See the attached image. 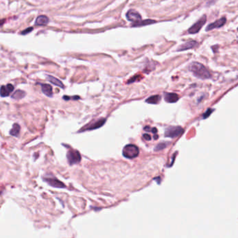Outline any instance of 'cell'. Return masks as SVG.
Here are the masks:
<instances>
[{"instance_id":"15","label":"cell","mask_w":238,"mask_h":238,"mask_svg":"<svg viewBox=\"0 0 238 238\" xmlns=\"http://www.w3.org/2000/svg\"><path fill=\"white\" fill-rule=\"evenodd\" d=\"M49 22V18L45 15H40L36 18L35 24L38 26H44Z\"/></svg>"},{"instance_id":"22","label":"cell","mask_w":238,"mask_h":238,"mask_svg":"<svg viewBox=\"0 0 238 238\" xmlns=\"http://www.w3.org/2000/svg\"><path fill=\"white\" fill-rule=\"evenodd\" d=\"M32 30H33V27H29L28 29H24V31H22V32H21V34L25 35V34H27L30 33V32H31Z\"/></svg>"},{"instance_id":"6","label":"cell","mask_w":238,"mask_h":238,"mask_svg":"<svg viewBox=\"0 0 238 238\" xmlns=\"http://www.w3.org/2000/svg\"><path fill=\"white\" fill-rule=\"evenodd\" d=\"M105 122H106V120L105 119H98V121L91 123L90 124H88L87 126H85L84 128L82 129L81 132L87 131V130H96V129L100 128V127H102L104 124H105Z\"/></svg>"},{"instance_id":"14","label":"cell","mask_w":238,"mask_h":238,"mask_svg":"<svg viewBox=\"0 0 238 238\" xmlns=\"http://www.w3.org/2000/svg\"><path fill=\"white\" fill-rule=\"evenodd\" d=\"M46 78H47V80H48V81H49L50 82H51L52 84L57 86V87L61 88V89H64V84H63L59 80H58L57 78L54 77L52 76V75H46Z\"/></svg>"},{"instance_id":"9","label":"cell","mask_w":238,"mask_h":238,"mask_svg":"<svg viewBox=\"0 0 238 238\" xmlns=\"http://www.w3.org/2000/svg\"><path fill=\"white\" fill-rule=\"evenodd\" d=\"M13 85L11 84H8L6 85H3L0 87V96L1 98H5L9 96L10 93L14 91Z\"/></svg>"},{"instance_id":"5","label":"cell","mask_w":238,"mask_h":238,"mask_svg":"<svg viewBox=\"0 0 238 238\" xmlns=\"http://www.w3.org/2000/svg\"><path fill=\"white\" fill-rule=\"evenodd\" d=\"M206 20H207L206 15H203V17H202L201 18L198 20L197 22L195 23L194 24H193L192 26H191V27L189 29L188 32H189V34H191L198 33V32L200 30V29L202 28V27H203V25L205 24Z\"/></svg>"},{"instance_id":"4","label":"cell","mask_w":238,"mask_h":238,"mask_svg":"<svg viewBox=\"0 0 238 238\" xmlns=\"http://www.w3.org/2000/svg\"><path fill=\"white\" fill-rule=\"evenodd\" d=\"M68 162L70 164V165L73 164H76L80 162L81 161V155L77 150H70L68 151L67 155Z\"/></svg>"},{"instance_id":"17","label":"cell","mask_w":238,"mask_h":238,"mask_svg":"<svg viewBox=\"0 0 238 238\" xmlns=\"http://www.w3.org/2000/svg\"><path fill=\"white\" fill-rule=\"evenodd\" d=\"M25 96H26V93L24 92V91H22V90H17L13 94V95L11 96V98L13 99H15V100H20L22 99V98H24Z\"/></svg>"},{"instance_id":"24","label":"cell","mask_w":238,"mask_h":238,"mask_svg":"<svg viewBox=\"0 0 238 238\" xmlns=\"http://www.w3.org/2000/svg\"><path fill=\"white\" fill-rule=\"evenodd\" d=\"M143 137H144V139H145L147 141L151 140V137H150L149 135H148V134H144V135H143Z\"/></svg>"},{"instance_id":"10","label":"cell","mask_w":238,"mask_h":238,"mask_svg":"<svg viewBox=\"0 0 238 238\" xmlns=\"http://www.w3.org/2000/svg\"><path fill=\"white\" fill-rule=\"evenodd\" d=\"M226 22V18L225 17H221L217 20H216L215 22H214L213 23H211V24L207 25L206 30L207 31H210V30H212L216 28H220L221 27H223V25L225 24Z\"/></svg>"},{"instance_id":"20","label":"cell","mask_w":238,"mask_h":238,"mask_svg":"<svg viewBox=\"0 0 238 238\" xmlns=\"http://www.w3.org/2000/svg\"><path fill=\"white\" fill-rule=\"evenodd\" d=\"M169 144V142H161L160 144H158L156 146H155V151H158V150H161L162 149H164V148H166L168 146V145Z\"/></svg>"},{"instance_id":"21","label":"cell","mask_w":238,"mask_h":238,"mask_svg":"<svg viewBox=\"0 0 238 238\" xmlns=\"http://www.w3.org/2000/svg\"><path fill=\"white\" fill-rule=\"evenodd\" d=\"M144 130H146V131H148V132H153L154 134H156L157 133V129L155 128H150L149 126H146V127H145L144 128Z\"/></svg>"},{"instance_id":"12","label":"cell","mask_w":238,"mask_h":238,"mask_svg":"<svg viewBox=\"0 0 238 238\" xmlns=\"http://www.w3.org/2000/svg\"><path fill=\"white\" fill-rule=\"evenodd\" d=\"M164 98L165 101L168 103H176L179 100V96L174 93H164Z\"/></svg>"},{"instance_id":"13","label":"cell","mask_w":238,"mask_h":238,"mask_svg":"<svg viewBox=\"0 0 238 238\" xmlns=\"http://www.w3.org/2000/svg\"><path fill=\"white\" fill-rule=\"evenodd\" d=\"M41 86V90L42 92L47 96V97L52 98L53 96L52 92V87L51 85L47 84H39Z\"/></svg>"},{"instance_id":"18","label":"cell","mask_w":238,"mask_h":238,"mask_svg":"<svg viewBox=\"0 0 238 238\" xmlns=\"http://www.w3.org/2000/svg\"><path fill=\"white\" fill-rule=\"evenodd\" d=\"M161 100V97L158 95H156V96H150V98H148L147 100H146V102L148 104H153V105H156V104H158L160 102Z\"/></svg>"},{"instance_id":"25","label":"cell","mask_w":238,"mask_h":238,"mask_svg":"<svg viewBox=\"0 0 238 238\" xmlns=\"http://www.w3.org/2000/svg\"><path fill=\"white\" fill-rule=\"evenodd\" d=\"M211 112H212V110H207V112L205 113V114H204V118H207V116H208V114H211Z\"/></svg>"},{"instance_id":"1","label":"cell","mask_w":238,"mask_h":238,"mask_svg":"<svg viewBox=\"0 0 238 238\" xmlns=\"http://www.w3.org/2000/svg\"><path fill=\"white\" fill-rule=\"evenodd\" d=\"M189 69L195 77L201 80H206V79L210 78L211 77L208 70L200 63L192 62L189 65Z\"/></svg>"},{"instance_id":"7","label":"cell","mask_w":238,"mask_h":238,"mask_svg":"<svg viewBox=\"0 0 238 238\" xmlns=\"http://www.w3.org/2000/svg\"><path fill=\"white\" fill-rule=\"evenodd\" d=\"M43 180L45 182H46L48 185L52 186L53 187L56 188H65L66 185L59 180L58 179L54 177H47V178H43Z\"/></svg>"},{"instance_id":"8","label":"cell","mask_w":238,"mask_h":238,"mask_svg":"<svg viewBox=\"0 0 238 238\" xmlns=\"http://www.w3.org/2000/svg\"><path fill=\"white\" fill-rule=\"evenodd\" d=\"M127 19L130 22L137 23L141 21V16L140 14L135 10H130L126 14Z\"/></svg>"},{"instance_id":"19","label":"cell","mask_w":238,"mask_h":238,"mask_svg":"<svg viewBox=\"0 0 238 238\" xmlns=\"http://www.w3.org/2000/svg\"><path fill=\"white\" fill-rule=\"evenodd\" d=\"M156 22L155 20H145L140 21L139 22L135 23L133 24V27H138V26H144V25H148L153 24V23Z\"/></svg>"},{"instance_id":"11","label":"cell","mask_w":238,"mask_h":238,"mask_svg":"<svg viewBox=\"0 0 238 238\" xmlns=\"http://www.w3.org/2000/svg\"><path fill=\"white\" fill-rule=\"evenodd\" d=\"M198 45V43L195 40H189L188 42L182 44L180 47L178 48V51H184V50H187L189 49H192L197 47Z\"/></svg>"},{"instance_id":"16","label":"cell","mask_w":238,"mask_h":238,"mask_svg":"<svg viewBox=\"0 0 238 238\" xmlns=\"http://www.w3.org/2000/svg\"><path fill=\"white\" fill-rule=\"evenodd\" d=\"M20 132V125L18 123H14L13 125L11 130H10L9 134L13 137H18Z\"/></svg>"},{"instance_id":"3","label":"cell","mask_w":238,"mask_h":238,"mask_svg":"<svg viewBox=\"0 0 238 238\" xmlns=\"http://www.w3.org/2000/svg\"><path fill=\"white\" fill-rule=\"evenodd\" d=\"M184 130L180 126H169L166 129L165 137L169 138H175L182 135Z\"/></svg>"},{"instance_id":"26","label":"cell","mask_w":238,"mask_h":238,"mask_svg":"<svg viewBox=\"0 0 238 238\" xmlns=\"http://www.w3.org/2000/svg\"><path fill=\"white\" fill-rule=\"evenodd\" d=\"M237 30H238V29H237Z\"/></svg>"},{"instance_id":"23","label":"cell","mask_w":238,"mask_h":238,"mask_svg":"<svg viewBox=\"0 0 238 238\" xmlns=\"http://www.w3.org/2000/svg\"><path fill=\"white\" fill-rule=\"evenodd\" d=\"M64 100H70V99H74V100H77V99H80V97L79 96H73V98H70V97H68V96H64L63 97Z\"/></svg>"},{"instance_id":"2","label":"cell","mask_w":238,"mask_h":238,"mask_svg":"<svg viewBox=\"0 0 238 238\" xmlns=\"http://www.w3.org/2000/svg\"><path fill=\"white\" fill-rule=\"evenodd\" d=\"M139 148L134 144L126 145L123 149V155L128 159L135 158L139 155Z\"/></svg>"}]
</instances>
